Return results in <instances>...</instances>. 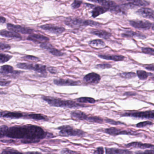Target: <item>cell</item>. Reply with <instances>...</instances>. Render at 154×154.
Instances as JSON below:
<instances>
[{"label": "cell", "mask_w": 154, "mask_h": 154, "mask_svg": "<svg viewBox=\"0 0 154 154\" xmlns=\"http://www.w3.org/2000/svg\"><path fill=\"white\" fill-rule=\"evenodd\" d=\"M128 2L127 5L130 8H135L136 7H145L150 5L146 0H127Z\"/></svg>", "instance_id": "ac0fdd59"}, {"label": "cell", "mask_w": 154, "mask_h": 154, "mask_svg": "<svg viewBox=\"0 0 154 154\" xmlns=\"http://www.w3.org/2000/svg\"><path fill=\"white\" fill-rule=\"evenodd\" d=\"M25 118L34 119L36 120H47L48 118L41 114H30L24 115V117Z\"/></svg>", "instance_id": "484cf974"}, {"label": "cell", "mask_w": 154, "mask_h": 154, "mask_svg": "<svg viewBox=\"0 0 154 154\" xmlns=\"http://www.w3.org/2000/svg\"><path fill=\"white\" fill-rule=\"evenodd\" d=\"M121 117H130L142 119H154V110L143 112H127L121 114Z\"/></svg>", "instance_id": "8992f818"}, {"label": "cell", "mask_w": 154, "mask_h": 154, "mask_svg": "<svg viewBox=\"0 0 154 154\" xmlns=\"http://www.w3.org/2000/svg\"><path fill=\"white\" fill-rule=\"evenodd\" d=\"M61 153L62 154H75L77 153V152H74L68 149H64L61 151Z\"/></svg>", "instance_id": "f6af8a7d"}, {"label": "cell", "mask_w": 154, "mask_h": 154, "mask_svg": "<svg viewBox=\"0 0 154 154\" xmlns=\"http://www.w3.org/2000/svg\"><path fill=\"white\" fill-rule=\"evenodd\" d=\"M98 57L103 59L116 61H122L125 59V57L122 55H99Z\"/></svg>", "instance_id": "cb8c5ba5"}, {"label": "cell", "mask_w": 154, "mask_h": 154, "mask_svg": "<svg viewBox=\"0 0 154 154\" xmlns=\"http://www.w3.org/2000/svg\"><path fill=\"white\" fill-rule=\"evenodd\" d=\"M8 128L9 127L6 125H2L0 126V138H2L6 137Z\"/></svg>", "instance_id": "e575fe53"}, {"label": "cell", "mask_w": 154, "mask_h": 154, "mask_svg": "<svg viewBox=\"0 0 154 154\" xmlns=\"http://www.w3.org/2000/svg\"><path fill=\"white\" fill-rule=\"evenodd\" d=\"M105 133L110 135L116 136L119 135H135L137 134L132 131L123 130L116 127H111L105 130Z\"/></svg>", "instance_id": "9c48e42d"}, {"label": "cell", "mask_w": 154, "mask_h": 154, "mask_svg": "<svg viewBox=\"0 0 154 154\" xmlns=\"http://www.w3.org/2000/svg\"><path fill=\"white\" fill-rule=\"evenodd\" d=\"M106 154H130L132 152L128 150L118 149V148H106Z\"/></svg>", "instance_id": "4316f807"}, {"label": "cell", "mask_w": 154, "mask_h": 154, "mask_svg": "<svg viewBox=\"0 0 154 154\" xmlns=\"http://www.w3.org/2000/svg\"><path fill=\"white\" fill-rule=\"evenodd\" d=\"M22 58L24 60L35 61V62H37V61H40L39 58L35 57V56H30V55H26V56H24V57Z\"/></svg>", "instance_id": "d590c367"}, {"label": "cell", "mask_w": 154, "mask_h": 154, "mask_svg": "<svg viewBox=\"0 0 154 154\" xmlns=\"http://www.w3.org/2000/svg\"><path fill=\"white\" fill-rule=\"evenodd\" d=\"M6 27L9 30L15 32L19 33L31 34L33 33V30L32 29L23 27L20 25H15V24H12L7 23L6 24Z\"/></svg>", "instance_id": "ba28073f"}, {"label": "cell", "mask_w": 154, "mask_h": 154, "mask_svg": "<svg viewBox=\"0 0 154 154\" xmlns=\"http://www.w3.org/2000/svg\"><path fill=\"white\" fill-rule=\"evenodd\" d=\"M53 82L55 85L60 86H77L79 85L80 84L79 81H75L72 80L62 79L54 80Z\"/></svg>", "instance_id": "d6986e66"}, {"label": "cell", "mask_w": 154, "mask_h": 154, "mask_svg": "<svg viewBox=\"0 0 154 154\" xmlns=\"http://www.w3.org/2000/svg\"><path fill=\"white\" fill-rule=\"evenodd\" d=\"M82 2V0H75L71 5V6L73 9H77L80 6Z\"/></svg>", "instance_id": "7bdbcfd3"}, {"label": "cell", "mask_w": 154, "mask_h": 154, "mask_svg": "<svg viewBox=\"0 0 154 154\" xmlns=\"http://www.w3.org/2000/svg\"><path fill=\"white\" fill-rule=\"evenodd\" d=\"M16 67L20 69L33 70L41 74L42 77L47 75V67L43 65L29 63H18Z\"/></svg>", "instance_id": "277c9868"}, {"label": "cell", "mask_w": 154, "mask_h": 154, "mask_svg": "<svg viewBox=\"0 0 154 154\" xmlns=\"http://www.w3.org/2000/svg\"><path fill=\"white\" fill-rule=\"evenodd\" d=\"M11 49V46L6 43L0 42V51L8 50Z\"/></svg>", "instance_id": "60d3db41"}, {"label": "cell", "mask_w": 154, "mask_h": 154, "mask_svg": "<svg viewBox=\"0 0 154 154\" xmlns=\"http://www.w3.org/2000/svg\"><path fill=\"white\" fill-rule=\"evenodd\" d=\"M59 135L61 137H82L85 133L79 129H74L70 126H62L59 127Z\"/></svg>", "instance_id": "5b68a950"}, {"label": "cell", "mask_w": 154, "mask_h": 154, "mask_svg": "<svg viewBox=\"0 0 154 154\" xmlns=\"http://www.w3.org/2000/svg\"><path fill=\"white\" fill-rule=\"evenodd\" d=\"M126 147H134V148H140L142 149H154V145L150 144L143 143L140 142H133L126 145Z\"/></svg>", "instance_id": "ffe728a7"}, {"label": "cell", "mask_w": 154, "mask_h": 154, "mask_svg": "<svg viewBox=\"0 0 154 154\" xmlns=\"http://www.w3.org/2000/svg\"><path fill=\"white\" fill-rule=\"evenodd\" d=\"M6 93L5 92H3V91H0V95H5Z\"/></svg>", "instance_id": "11a10c76"}, {"label": "cell", "mask_w": 154, "mask_h": 154, "mask_svg": "<svg viewBox=\"0 0 154 154\" xmlns=\"http://www.w3.org/2000/svg\"><path fill=\"white\" fill-rule=\"evenodd\" d=\"M71 117L74 120L82 121L87 120L88 116L81 111H75L71 112Z\"/></svg>", "instance_id": "7402d4cb"}, {"label": "cell", "mask_w": 154, "mask_h": 154, "mask_svg": "<svg viewBox=\"0 0 154 154\" xmlns=\"http://www.w3.org/2000/svg\"><path fill=\"white\" fill-rule=\"evenodd\" d=\"M88 1L96 3L99 4L103 6L107 7L109 11L112 12L114 11L117 5L115 2L110 0H88Z\"/></svg>", "instance_id": "9a60e30c"}, {"label": "cell", "mask_w": 154, "mask_h": 154, "mask_svg": "<svg viewBox=\"0 0 154 154\" xmlns=\"http://www.w3.org/2000/svg\"><path fill=\"white\" fill-rule=\"evenodd\" d=\"M86 120L91 123H99V124H102L103 123V120L102 118L97 116L88 117Z\"/></svg>", "instance_id": "1f68e13d"}, {"label": "cell", "mask_w": 154, "mask_h": 154, "mask_svg": "<svg viewBox=\"0 0 154 154\" xmlns=\"http://www.w3.org/2000/svg\"><path fill=\"white\" fill-rule=\"evenodd\" d=\"M90 45L96 49H101L106 46L105 42L100 39L93 40L89 42Z\"/></svg>", "instance_id": "f1b7e54d"}, {"label": "cell", "mask_w": 154, "mask_h": 154, "mask_svg": "<svg viewBox=\"0 0 154 154\" xmlns=\"http://www.w3.org/2000/svg\"><path fill=\"white\" fill-rule=\"evenodd\" d=\"M1 142L2 143H14V141L12 140H1Z\"/></svg>", "instance_id": "c3c4849f"}, {"label": "cell", "mask_w": 154, "mask_h": 154, "mask_svg": "<svg viewBox=\"0 0 154 154\" xmlns=\"http://www.w3.org/2000/svg\"><path fill=\"white\" fill-rule=\"evenodd\" d=\"M24 117L23 113L19 112H11L8 111L0 112V118H11V119H19Z\"/></svg>", "instance_id": "2e32d148"}, {"label": "cell", "mask_w": 154, "mask_h": 154, "mask_svg": "<svg viewBox=\"0 0 154 154\" xmlns=\"http://www.w3.org/2000/svg\"><path fill=\"white\" fill-rule=\"evenodd\" d=\"M152 80H153L154 81V77L152 78Z\"/></svg>", "instance_id": "6f0895ef"}, {"label": "cell", "mask_w": 154, "mask_h": 154, "mask_svg": "<svg viewBox=\"0 0 154 154\" xmlns=\"http://www.w3.org/2000/svg\"><path fill=\"white\" fill-rule=\"evenodd\" d=\"M21 73V71H14L13 67L10 65H3L0 68V73L6 76L9 74H12L14 77V76H19Z\"/></svg>", "instance_id": "4fadbf2b"}, {"label": "cell", "mask_w": 154, "mask_h": 154, "mask_svg": "<svg viewBox=\"0 0 154 154\" xmlns=\"http://www.w3.org/2000/svg\"><path fill=\"white\" fill-rule=\"evenodd\" d=\"M47 69L48 70V71L51 73H52V74H56L57 72V70L55 68H52V67H50V68H48Z\"/></svg>", "instance_id": "7dc6e473"}, {"label": "cell", "mask_w": 154, "mask_h": 154, "mask_svg": "<svg viewBox=\"0 0 154 154\" xmlns=\"http://www.w3.org/2000/svg\"><path fill=\"white\" fill-rule=\"evenodd\" d=\"M136 13L144 18L154 20V10L151 8L142 7L137 11Z\"/></svg>", "instance_id": "30bf717a"}, {"label": "cell", "mask_w": 154, "mask_h": 154, "mask_svg": "<svg viewBox=\"0 0 154 154\" xmlns=\"http://www.w3.org/2000/svg\"><path fill=\"white\" fill-rule=\"evenodd\" d=\"M11 81L9 80H0V86H6L11 84Z\"/></svg>", "instance_id": "ee69618b"}, {"label": "cell", "mask_w": 154, "mask_h": 154, "mask_svg": "<svg viewBox=\"0 0 154 154\" xmlns=\"http://www.w3.org/2000/svg\"><path fill=\"white\" fill-rule=\"evenodd\" d=\"M27 153H40L38 152H27Z\"/></svg>", "instance_id": "db71d44e"}, {"label": "cell", "mask_w": 154, "mask_h": 154, "mask_svg": "<svg viewBox=\"0 0 154 154\" xmlns=\"http://www.w3.org/2000/svg\"><path fill=\"white\" fill-rule=\"evenodd\" d=\"M112 67V65L109 63H104V64H98L96 66V68L100 69H105L110 68Z\"/></svg>", "instance_id": "f35d334b"}, {"label": "cell", "mask_w": 154, "mask_h": 154, "mask_svg": "<svg viewBox=\"0 0 154 154\" xmlns=\"http://www.w3.org/2000/svg\"><path fill=\"white\" fill-rule=\"evenodd\" d=\"M142 51L143 53L154 56V49L150 48H143Z\"/></svg>", "instance_id": "8d00e7d4"}, {"label": "cell", "mask_w": 154, "mask_h": 154, "mask_svg": "<svg viewBox=\"0 0 154 154\" xmlns=\"http://www.w3.org/2000/svg\"><path fill=\"white\" fill-rule=\"evenodd\" d=\"M13 56L8 54L0 53V63H4L9 61Z\"/></svg>", "instance_id": "d6a6232c"}, {"label": "cell", "mask_w": 154, "mask_h": 154, "mask_svg": "<svg viewBox=\"0 0 154 154\" xmlns=\"http://www.w3.org/2000/svg\"><path fill=\"white\" fill-rule=\"evenodd\" d=\"M101 77L99 74L95 72H91L87 74L83 77V80L88 84H97L100 81Z\"/></svg>", "instance_id": "8fae6325"}, {"label": "cell", "mask_w": 154, "mask_h": 154, "mask_svg": "<svg viewBox=\"0 0 154 154\" xmlns=\"http://www.w3.org/2000/svg\"><path fill=\"white\" fill-rule=\"evenodd\" d=\"M52 136L38 126L26 125L9 127L6 137L13 139H22V143L30 144L39 143L46 137H52Z\"/></svg>", "instance_id": "6da1fadb"}, {"label": "cell", "mask_w": 154, "mask_h": 154, "mask_svg": "<svg viewBox=\"0 0 154 154\" xmlns=\"http://www.w3.org/2000/svg\"><path fill=\"white\" fill-rule=\"evenodd\" d=\"M129 23L132 27L140 30H149L152 26V24L146 20H132Z\"/></svg>", "instance_id": "52a82bcc"}, {"label": "cell", "mask_w": 154, "mask_h": 154, "mask_svg": "<svg viewBox=\"0 0 154 154\" xmlns=\"http://www.w3.org/2000/svg\"><path fill=\"white\" fill-rule=\"evenodd\" d=\"M27 40L31 41L37 43H42L43 42H48L49 39L44 35L38 34H31L27 38Z\"/></svg>", "instance_id": "e0dca14e"}, {"label": "cell", "mask_w": 154, "mask_h": 154, "mask_svg": "<svg viewBox=\"0 0 154 154\" xmlns=\"http://www.w3.org/2000/svg\"><path fill=\"white\" fill-rule=\"evenodd\" d=\"M122 36L124 37H136V38L142 39H144L146 38V36L142 33L131 31H128L126 32L125 33L122 34Z\"/></svg>", "instance_id": "83f0119b"}, {"label": "cell", "mask_w": 154, "mask_h": 154, "mask_svg": "<svg viewBox=\"0 0 154 154\" xmlns=\"http://www.w3.org/2000/svg\"><path fill=\"white\" fill-rule=\"evenodd\" d=\"M106 123L108 124H110L111 125H123L125 124L124 123H121L119 121H116L115 120H112L111 119H109V118H106Z\"/></svg>", "instance_id": "ab89813d"}, {"label": "cell", "mask_w": 154, "mask_h": 154, "mask_svg": "<svg viewBox=\"0 0 154 154\" xmlns=\"http://www.w3.org/2000/svg\"><path fill=\"white\" fill-rule=\"evenodd\" d=\"M153 124V123L150 121H145V122H140L136 125V127H143L147 126L152 125Z\"/></svg>", "instance_id": "74e56055"}, {"label": "cell", "mask_w": 154, "mask_h": 154, "mask_svg": "<svg viewBox=\"0 0 154 154\" xmlns=\"http://www.w3.org/2000/svg\"><path fill=\"white\" fill-rule=\"evenodd\" d=\"M144 153H145L154 154V150H146Z\"/></svg>", "instance_id": "f5cc1de1"}, {"label": "cell", "mask_w": 154, "mask_h": 154, "mask_svg": "<svg viewBox=\"0 0 154 154\" xmlns=\"http://www.w3.org/2000/svg\"><path fill=\"white\" fill-rule=\"evenodd\" d=\"M77 101L81 103H90L94 104L96 102V100L92 98L81 97L77 99Z\"/></svg>", "instance_id": "4dcf8cb0"}, {"label": "cell", "mask_w": 154, "mask_h": 154, "mask_svg": "<svg viewBox=\"0 0 154 154\" xmlns=\"http://www.w3.org/2000/svg\"><path fill=\"white\" fill-rule=\"evenodd\" d=\"M152 29L154 31V23L152 24Z\"/></svg>", "instance_id": "9f6ffc18"}, {"label": "cell", "mask_w": 154, "mask_h": 154, "mask_svg": "<svg viewBox=\"0 0 154 154\" xmlns=\"http://www.w3.org/2000/svg\"><path fill=\"white\" fill-rule=\"evenodd\" d=\"M145 68L149 71H154V65H150L146 67Z\"/></svg>", "instance_id": "681fc988"}, {"label": "cell", "mask_w": 154, "mask_h": 154, "mask_svg": "<svg viewBox=\"0 0 154 154\" xmlns=\"http://www.w3.org/2000/svg\"><path fill=\"white\" fill-rule=\"evenodd\" d=\"M40 28L42 30L48 31L49 32L55 34H60L66 30V29L63 27H58L51 24H45L42 25Z\"/></svg>", "instance_id": "7c38bea8"}, {"label": "cell", "mask_w": 154, "mask_h": 154, "mask_svg": "<svg viewBox=\"0 0 154 154\" xmlns=\"http://www.w3.org/2000/svg\"><path fill=\"white\" fill-rule=\"evenodd\" d=\"M119 76L124 78L131 79L137 76V74L134 72H123L119 74Z\"/></svg>", "instance_id": "836d02e7"}, {"label": "cell", "mask_w": 154, "mask_h": 154, "mask_svg": "<svg viewBox=\"0 0 154 154\" xmlns=\"http://www.w3.org/2000/svg\"><path fill=\"white\" fill-rule=\"evenodd\" d=\"M124 95L127 96H134L136 95V93L135 92H126Z\"/></svg>", "instance_id": "816d5d0a"}, {"label": "cell", "mask_w": 154, "mask_h": 154, "mask_svg": "<svg viewBox=\"0 0 154 154\" xmlns=\"http://www.w3.org/2000/svg\"><path fill=\"white\" fill-rule=\"evenodd\" d=\"M0 35L3 37L15 39H22V36L20 33H17L15 32L12 31L3 30L0 31Z\"/></svg>", "instance_id": "44dd1931"}, {"label": "cell", "mask_w": 154, "mask_h": 154, "mask_svg": "<svg viewBox=\"0 0 154 154\" xmlns=\"http://www.w3.org/2000/svg\"><path fill=\"white\" fill-rule=\"evenodd\" d=\"M6 22V19L3 16H0V24H3Z\"/></svg>", "instance_id": "f907efd6"}, {"label": "cell", "mask_w": 154, "mask_h": 154, "mask_svg": "<svg viewBox=\"0 0 154 154\" xmlns=\"http://www.w3.org/2000/svg\"><path fill=\"white\" fill-rule=\"evenodd\" d=\"M40 47L44 49L47 50L50 53H51L54 56L60 57V56H63L64 54V53L61 52L60 51L55 49L51 44L47 43V42H43V43H41Z\"/></svg>", "instance_id": "5bb4252c"}, {"label": "cell", "mask_w": 154, "mask_h": 154, "mask_svg": "<svg viewBox=\"0 0 154 154\" xmlns=\"http://www.w3.org/2000/svg\"><path fill=\"white\" fill-rule=\"evenodd\" d=\"M65 23L71 27H80L83 26H96L100 24L91 20H84L80 18H68L65 20Z\"/></svg>", "instance_id": "3957f363"}, {"label": "cell", "mask_w": 154, "mask_h": 154, "mask_svg": "<svg viewBox=\"0 0 154 154\" xmlns=\"http://www.w3.org/2000/svg\"><path fill=\"white\" fill-rule=\"evenodd\" d=\"M91 33L106 39H109L111 36L110 33L102 30H93L91 31Z\"/></svg>", "instance_id": "d4e9b609"}, {"label": "cell", "mask_w": 154, "mask_h": 154, "mask_svg": "<svg viewBox=\"0 0 154 154\" xmlns=\"http://www.w3.org/2000/svg\"><path fill=\"white\" fill-rule=\"evenodd\" d=\"M108 11H109V9L107 7H105V6H96L93 9L91 12L92 16L93 18H96L99 15L105 13Z\"/></svg>", "instance_id": "603a6c76"}, {"label": "cell", "mask_w": 154, "mask_h": 154, "mask_svg": "<svg viewBox=\"0 0 154 154\" xmlns=\"http://www.w3.org/2000/svg\"><path fill=\"white\" fill-rule=\"evenodd\" d=\"M150 73L143 70H138L137 71V76L138 77L139 79L141 80H145L147 79L149 77Z\"/></svg>", "instance_id": "f546056e"}, {"label": "cell", "mask_w": 154, "mask_h": 154, "mask_svg": "<svg viewBox=\"0 0 154 154\" xmlns=\"http://www.w3.org/2000/svg\"><path fill=\"white\" fill-rule=\"evenodd\" d=\"M104 148L102 147H99L97 148L96 151L94 152V154H104Z\"/></svg>", "instance_id": "bcb514c9"}, {"label": "cell", "mask_w": 154, "mask_h": 154, "mask_svg": "<svg viewBox=\"0 0 154 154\" xmlns=\"http://www.w3.org/2000/svg\"><path fill=\"white\" fill-rule=\"evenodd\" d=\"M21 153L20 152L15 150V149H11V148H6L3 150L2 152V154H10V153Z\"/></svg>", "instance_id": "b9f144b4"}, {"label": "cell", "mask_w": 154, "mask_h": 154, "mask_svg": "<svg viewBox=\"0 0 154 154\" xmlns=\"http://www.w3.org/2000/svg\"><path fill=\"white\" fill-rule=\"evenodd\" d=\"M42 99L48 103L51 106L57 107L73 108L83 107L85 106L83 105L78 104L75 101L71 100H64L50 96H42Z\"/></svg>", "instance_id": "7a4b0ae2"}]
</instances>
